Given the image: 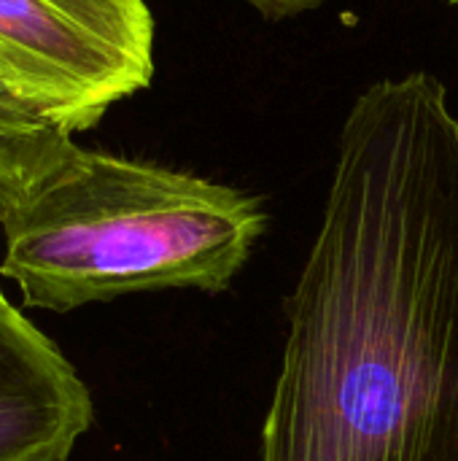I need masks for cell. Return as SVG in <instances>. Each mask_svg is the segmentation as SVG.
Returning a JSON list of instances; mask_svg holds the SVG:
<instances>
[{
	"instance_id": "cell-1",
	"label": "cell",
	"mask_w": 458,
	"mask_h": 461,
	"mask_svg": "<svg viewBox=\"0 0 458 461\" xmlns=\"http://www.w3.org/2000/svg\"><path fill=\"white\" fill-rule=\"evenodd\" d=\"M262 461H458V116L424 70L351 105Z\"/></svg>"
},
{
	"instance_id": "cell-2",
	"label": "cell",
	"mask_w": 458,
	"mask_h": 461,
	"mask_svg": "<svg viewBox=\"0 0 458 461\" xmlns=\"http://www.w3.org/2000/svg\"><path fill=\"white\" fill-rule=\"evenodd\" d=\"M259 197L73 143L5 213L0 276L22 305L67 313L116 297L221 292L248 262Z\"/></svg>"
},
{
	"instance_id": "cell-3",
	"label": "cell",
	"mask_w": 458,
	"mask_h": 461,
	"mask_svg": "<svg viewBox=\"0 0 458 461\" xmlns=\"http://www.w3.org/2000/svg\"><path fill=\"white\" fill-rule=\"evenodd\" d=\"M0 65L67 132L154 78L146 0H0Z\"/></svg>"
},
{
	"instance_id": "cell-4",
	"label": "cell",
	"mask_w": 458,
	"mask_h": 461,
	"mask_svg": "<svg viewBox=\"0 0 458 461\" xmlns=\"http://www.w3.org/2000/svg\"><path fill=\"white\" fill-rule=\"evenodd\" d=\"M92 421L78 370L0 292V461H65Z\"/></svg>"
},
{
	"instance_id": "cell-5",
	"label": "cell",
	"mask_w": 458,
	"mask_h": 461,
	"mask_svg": "<svg viewBox=\"0 0 458 461\" xmlns=\"http://www.w3.org/2000/svg\"><path fill=\"white\" fill-rule=\"evenodd\" d=\"M73 146L54 116L32 103L0 65V227L19 197Z\"/></svg>"
},
{
	"instance_id": "cell-6",
	"label": "cell",
	"mask_w": 458,
	"mask_h": 461,
	"mask_svg": "<svg viewBox=\"0 0 458 461\" xmlns=\"http://www.w3.org/2000/svg\"><path fill=\"white\" fill-rule=\"evenodd\" d=\"M246 3L254 5L259 14H265L270 19H289V16H300L305 11L319 8L327 0H246Z\"/></svg>"
},
{
	"instance_id": "cell-7",
	"label": "cell",
	"mask_w": 458,
	"mask_h": 461,
	"mask_svg": "<svg viewBox=\"0 0 458 461\" xmlns=\"http://www.w3.org/2000/svg\"><path fill=\"white\" fill-rule=\"evenodd\" d=\"M454 3H458V0H454Z\"/></svg>"
}]
</instances>
